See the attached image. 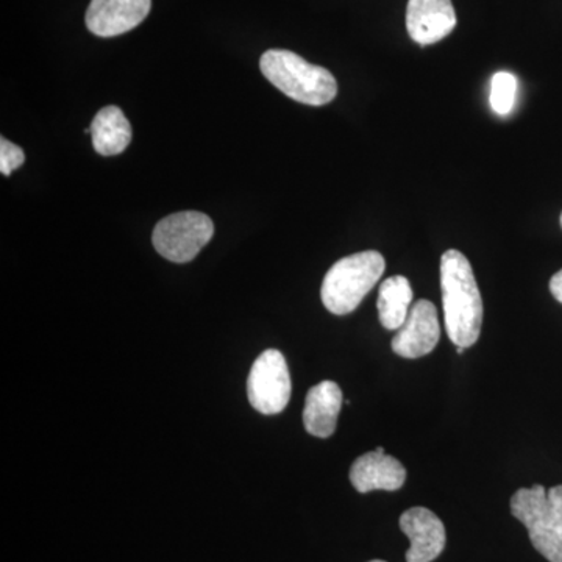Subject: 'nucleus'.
Wrapping results in <instances>:
<instances>
[{
  "label": "nucleus",
  "instance_id": "f257e3e1",
  "mask_svg": "<svg viewBox=\"0 0 562 562\" xmlns=\"http://www.w3.org/2000/svg\"><path fill=\"white\" fill-rule=\"evenodd\" d=\"M443 321L450 341L469 349L479 341L483 325V299L471 262L460 250L441 258Z\"/></svg>",
  "mask_w": 562,
  "mask_h": 562
},
{
  "label": "nucleus",
  "instance_id": "f03ea898",
  "mask_svg": "<svg viewBox=\"0 0 562 562\" xmlns=\"http://www.w3.org/2000/svg\"><path fill=\"white\" fill-rule=\"evenodd\" d=\"M260 69L273 87L305 105H327L338 94V83L330 70L312 65L291 50L265 52Z\"/></svg>",
  "mask_w": 562,
  "mask_h": 562
},
{
  "label": "nucleus",
  "instance_id": "7ed1b4c3",
  "mask_svg": "<svg viewBox=\"0 0 562 562\" xmlns=\"http://www.w3.org/2000/svg\"><path fill=\"white\" fill-rule=\"evenodd\" d=\"M512 514L528 530L532 547L550 562H562V484L522 487L512 497Z\"/></svg>",
  "mask_w": 562,
  "mask_h": 562
},
{
  "label": "nucleus",
  "instance_id": "20e7f679",
  "mask_svg": "<svg viewBox=\"0 0 562 562\" xmlns=\"http://www.w3.org/2000/svg\"><path fill=\"white\" fill-rule=\"evenodd\" d=\"M384 269L386 261L376 250L360 251L335 262L322 283L325 308L336 316L355 312L382 279Z\"/></svg>",
  "mask_w": 562,
  "mask_h": 562
},
{
  "label": "nucleus",
  "instance_id": "39448f33",
  "mask_svg": "<svg viewBox=\"0 0 562 562\" xmlns=\"http://www.w3.org/2000/svg\"><path fill=\"white\" fill-rule=\"evenodd\" d=\"M214 224L199 211H181L158 222L151 243L162 258L190 262L211 241Z\"/></svg>",
  "mask_w": 562,
  "mask_h": 562
},
{
  "label": "nucleus",
  "instance_id": "423d86ee",
  "mask_svg": "<svg viewBox=\"0 0 562 562\" xmlns=\"http://www.w3.org/2000/svg\"><path fill=\"white\" fill-rule=\"evenodd\" d=\"M291 375L280 350L262 351L251 366L247 380L250 405L258 413L271 416L286 408L291 401Z\"/></svg>",
  "mask_w": 562,
  "mask_h": 562
},
{
  "label": "nucleus",
  "instance_id": "0eeeda50",
  "mask_svg": "<svg viewBox=\"0 0 562 562\" xmlns=\"http://www.w3.org/2000/svg\"><path fill=\"white\" fill-rule=\"evenodd\" d=\"M441 338L438 310L430 301L414 303L405 324L395 333L392 339V350L406 360H416L431 353Z\"/></svg>",
  "mask_w": 562,
  "mask_h": 562
},
{
  "label": "nucleus",
  "instance_id": "6e6552de",
  "mask_svg": "<svg viewBox=\"0 0 562 562\" xmlns=\"http://www.w3.org/2000/svg\"><path fill=\"white\" fill-rule=\"evenodd\" d=\"M150 7L151 0H91L85 21L95 36L113 38L138 27Z\"/></svg>",
  "mask_w": 562,
  "mask_h": 562
},
{
  "label": "nucleus",
  "instance_id": "1a4fd4ad",
  "mask_svg": "<svg viewBox=\"0 0 562 562\" xmlns=\"http://www.w3.org/2000/svg\"><path fill=\"white\" fill-rule=\"evenodd\" d=\"M398 525L412 542L406 562H432L446 549V527L430 509L420 506L408 509L402 514Z\"/></svg>",
  "mask_w": 562,
  "mask_h": 562
},
{
  "label": "nucleus",
  "instance_id": "9d476101",
  "mask_svg": "<svg viewBox=\"0 0 562 562\" xmlns=\"http://www.w3.org/2000/svg\"><path fill=\"white\" fill-rule=\"evenodd\" d=\"M457 22L452 0H409L406 7V31L420 46L447 38Z\"/></svg>",
  "mask_w": 562,
  "mask_h": 562
},
{
  "label": "nucleus",
  "instance_id": "9b49d317",
  "mask_svg": "<svg viewBox=\"0 0 562 562\" xmlns=\"http://www.w3.org/2000/svg\"><path fill=\"white\" fill-rule=\"evenodd\" d=\"M350 482L361 494L372 491H398L406 482V469L397 458L390 457L383 447L362 454L350 469Z\"/></svg>",
  "mask_w": 562,
  "mask_h": 562
},
{
  "label": "nucleus",
  "instance_id": "f8f14e48",
  "mask_svg": "<svg viewBox=\"0 0 562 562\" xmlns=\"http://www.w3.org/2000/svg\"><path fill=\"white\" fill-rule=\"evenodd\" d=\"M342 391L338 383L322 382L306 394L303 425L316 438H330L336 431L342 408Z\"/></svg>",
  "mask_w": 562,
  "mask_h": 562
},
{
  "label": "nucleus",
  "instance_id": "ddd939ff",
  "mask_svg": "<svg viewBox=\"0 0 562 562\" xmlns=\"http://www.w3.org/2000/svg\"><path fill=\"white\" fill-rule=\"evenodd\" d=\"M92 146L103 157H113L132 143V125L117 106H105L91 124Z\"/></svg>",
  "mask_w": 562,
  "mask_h": 562
},
{
  "label": "nucleus",
  "instance_id": "4468645a",
  "mask_svg": "<svg viewBox=\"0 0 562 562\" xmlns=\"http://www.w3.org/2000/svg\"><path fill=\"white\" fill-rule=\"evenodd\" d=\"M413 302L412 283L406 277L394 276L380 286L379 317L386 330H398L405 324Z\"/></svg>",
  "mask_w": 562,
  "mask_h": 562
},
{
  "label": "nucleus",
  "instance_id": "2eb2a0df",
  "mask_svg": "<svg viewBox=\"0 0 562 562\" xmlns=\"http://www.w3.org/2000/svg\"><path fill=\"white\" fill-rule=\"evenodd\" d=\"M517 79L512 72L495 74L491 81V106L501 116L512 113L516 102Z\"/></svg>",
  "mask_w": 562,
  "mask_h": 562
},
{
  "label": "nucleus",
  "instance_id": "dca6fc26",
  "mask_svg": "<svg viewBox=\"0 0 562 562\" xmlns=\"http://www.w3.org/2000/svg\"><path fill=\"white\" fill-rule=\"evenodd\" d=\"M24 161V150L20 146L5 138L0 139V172L2 176H11V172L20 169Z\"/></svg>",
  "mask_w": 562,
  "mask_h": 562
},
{
  "label": "nucleus",
  "instance_id": "f3484780",
  "mask_svg": "<svg viewBox=\"0 0 562 562\" xmlns=\"http://www.w3.org/2000/svg\"><path fill=\"white\" fill-rule=\"evenodd\" d=\"M550 292L558 302L562 303V269L550 280Z\"/></svg>",
  "mask_w": 562,
  "mask_h": 562
},
{
  "label": "nucleus",
  "instance_id": "a211bd4d",
  "mask_svg": "<svg viewBox=\"0 0 562 562\" xmlns=\"http://www.w3.org/2000/svg\"><path fill=\"white\" fill-rule=\"evenodd\" d=\"M464 350H465L464 347H457V351L460 355L464 353Z\"/></svg>",
  "mask_w": 562,
  "mask_h": 562
},
{
  "label": "nucleus",
  "instance_id": "6ab92c4d",
  "mask_svg": "<svg viewBox=\"0 0 562 562\" xmlns=\"http://www.w3.org/2000/svg\"><path fill=\"white\" fill-rule=\"evenodd\" d=\"M369 562H386V561H382V560H373V561H369Z\"/></svg>",
  "mask_w": 562,
  "mask_h": 562
},
{
  "label": "nucleus",
  "instance_id": "aec40b11",
  "mask_svg": "<svg viewBox=\"0 0 562 562\" xmlns=\"http://www.w3.org/2000/svg\"><path fill=\"white\" fill-rule=\"evenodd\" d=\"M561 227H562V214H561Z\"/></svg>",
  "mask_w": 562,
  "mask_h": 562
}]
</instances>
